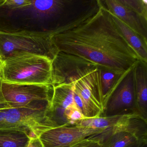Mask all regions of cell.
Returning <instances> with one entry per match:
<instances>
[{
	"instance_id": "cell-1",
	"label": "cell",
	"mask_w": 147,
	"mask_h": 147,
	"mask_svg": "<svg viewBox=\"0 0 147 147\" xmlns=\"http://www.w3.org/2000/svg\"><path fill=\"white\" fill-rule=\"evenodd\" d=\"M52 40L58 52L86 59L116 74H124L141 61L100 0L92 16Z\"/></svg>"
},
{
	"instance_id": "cell-2",
	"label": "cell",
	"mask_w": 147,
	"mask_h": 147,
	"mask_svg": "<svg viewBox=\"0 0 147 147\" xmlns=\"http://www.w3.org/2000/svg\"><path fill=\"white\" fill-rule=\"evenodd\" d=\"M52 61L44 56L18 53L2 62L0 76L8 83L52 85Z\"/></svg>"
},
{
	"instance_id": "cell-3",
	"label": "cell",
	"mask_w": 147,
	"mask_h": 147,
	"mask_svg": "<svg viewBox=\"0 0 147 147\" xmlns=\"http://www.w3.org/2000/svg\"><path fill=\"white\" fill-rule=\"evenodd\" d=\"M58 30L14 32L0 31V59L3 61L18 53H29L47 57L53 61L58 51L52 42Z\"/></svg>"
},
{
	"instance_id": "cell-4",
	"label": "cell",
	"mask_w": 147,
	"mask_h": 147,
	"mask_svg": "<svg viewBox=\"0 0 147 147\" xmlns=\"http://www.w3.org/2000/svg\"><path fill=\"white\" fill-rule=\"evenodd\" d=\"M50 102H36L22 107L0 109V129L33 132L36 136L57 125L48 115Z\"/></svg>"
},
{
	"instance_id": "cell-5",
	"label": "cell",
	"mask_w": 147,
	"mask_h": 147,
	"mask_svg": "<svg viewBox=\"0 0 147 147\" xmlns=\"http://www.w3.org/2000/svg\"><path fill=\"white\" fill-rule=\"evenodd\" d=\"M111 128L96 129L75 125H61L45 131L38 136L37 139L41 147H69Z\"/></svg>"
},
{
	"instance_id": "cell-6",
	"label": "cell",
	"mask_w": 147,
	"mask_h": 147,
	"mask_svg": "<svg viewBox=\"0 0 147 147\" xmlns=\"http://www.w3.org/2000/svg\"><path fill=\"white\" fill-rule=\"evenodd\" d=\"M2 91L6 100L12 107H22L36 102H51L53 86L15 84L2 81Z\"/></svg>"
},
{
	"instance_id": "cell-7",
	"label": "cell",
	"mask_w": 147,
	"mask_h": 147,
	"mask_svg": "<svg viewBox=\"0 0 147 147\" xmlns=\"http://www.w3.org/2000/svg\"><path fill=\"white\" fill-rule=\"evenodd\" d=\"M133 68L107 100L100 116L101 117L138 114L136 106Z\"/></svg>"
},
{
	"instance_id": "cell-8",
	"label": "cell",
	"mask_w": 147,
	"mask_h": 147,
	"mask_svg": "<svg viewBox=\"0 0 147 147\" xmlns=\"http://www.w3.org/2000/svg\"><path fill=\"white\" fill-rule=\"evenodd\" d=\"M101 1L108 11L147 41V21L126 6L121 0H105Z\"/></svg>"
},
{
	"instance_id": "cell-9",
	"label": "cell",
	"mask_w": 147,
	"mask_h": 147,
	"mask_svg": "<svg viewBox=\"0 0 147 147\" xmlns=\"http://www.w3.org/2000/svg\"><path fill=\"white\" fill-rule=\"evenodd\" d=\"M133 72L137 111L147 121V63L138 62Z\"/></svg>"
},
{
	"instance_id": "cell-10",
	"label": "cell",
	"mask_w": 147,
	"mask_h": 147,
	"mask_svg": "<svg viewBox=\"0 0 147 147\" xmlns=\"http://www.w3.org/2000/svg\"><path fill=\"white\" fill-rule=\"evenodd\" d=\"M108 11L113 22L127 42L137 53L141 61L147 63V41L132 30L117 16Z\"/></svg>"
},
{
	"instance_id": "cell-11",
	"label": "cell",
	"mask_w": 147,
	"mask_h": 147,
	"mask_svg": "<svg viewBox=\"0 0 147 147\" xmlns=\"http://www.w3.org/2000/svg\"><path fill=\"white\" fill-rule=\"evenodd\" d=\"M74 82L70 78L63 83L53 86V93L49 107H57L66 110L74 105Z\"/></svg>"
},
{
	"instance_id": "cell-12",
	"label": "cell",
	"mask_w": 147,
	"mask_h": 147,
	"mask_svg": "<svg viewBox=\"0 0 147 147\" xmlns=\"http://www.w3.org/2000/svg\"><path fill=\"white\" fill-rule=\"evenodd\" d=\"M134 67L122 75L116 74L102 68H100L101 91L103 108L110 95L123 80L124 77L126 76L127 74Z\"/></svg>"
},
{
	"instance_id": "cell-13",
	"label": "cell",
	"mask_w": 147,
	"mask_h": 147,
	"mask_svg": "<svg viewBox=\"0 0 147 147\" xmlns=\"http://www.w3.org/2000/svg\"><path fill=\"white\" fill-rule=\"evenodd\" d=\"M31 140L26 132L0 129V147H28Z\"/></svg>"
},
{
	"instance_id": "cell-14",
	"label": "cell",
	"mask_w": 147,
	"mask_h": 147,
	"mask_svg": "<svg viewBox=\"0 0 147 147\" xmlns=\"http://www.w3.org/2000/svg\"><path fill=\"white\" fill-rule=\"evenodd\" d=\"M135 135L125 131L113 132L100 147H127L139 141Z\"/></svg>"
},
{
	"instance_id": "cell-15",
	"label": "cell",
	"mask_w": 147,
	"mask_h": 147,
	"mask_svg": "<svg viewBox=\"0 0 147 147\" xmlns=\"http://www.w3.org/2000/svg\"><path fill=\"white\" fill-rule=\"evenodd\" d=\"M124 115L85 119L76 123L75 125L88 128L103 129L114 127Z\"/></svg>"
},
{
	"instance_id": "cell-16",
	"label": "cell",
	"mask_w": 147,
	"mask_h": 147,
	"mask_svg": "<svg viewBox=\"0 0 147 147\" xmlns=\"http://www.w3.org/2000/svg\"><path fill=\"white\" fill-rule=\"evenodd\" d=\"M112 133L111 128L106 132L82 140L69 147H100L103 142Z\"/></svg>"
},
{
	"instance_id": "cell-17",
	"label": "cell",
	"mask_w": 147,
	"mask_h": 147,
	"mask_svg": "<svg viewBox=\"0 0 147 147\" xmlns=\"http://www.w3.org/2000/svg\"><path fill=\"white\" fill-rule=\"evenodd\" d=\"M125 5L147 21V1L145 0H121Z\"/></svg>"
},
{
	"instance_id": "cell-18",
	"label": "cell",
	"mask_w": 147,
	"mask_h": 147,
	"mask_svg": "<svg viewBox=\"0 0 147 147\" xmlns=\"http://www.w3.org/2000/svg\"><path fill=\"white\" fill-rule=\"evenodd\" d=\"M32 4L30 0H3L0 6L4 7L11 11L28 9Z\"/></svg>"
},
{
	"instance_id": "cell-19",
	"label": "cell",
	"mask_w": 147,
	"mask_h": 147,
	"mask_svg": "<svg viewBox=\"0 0 147 147\" xmlns=\"http://www.w3.org/2000/svg\"><path fill=\"white\" fill-rule=\"evenodd\" d=\"M65 115L70 125H75L79 121L86 119L75 104L65 110Z\"/></svg>"
},
{
	"instance_id": "cell-20",
	"label": "cell",
	"mask_w": 147,
	"mask_h": 147,
	"mask_svg": "<svg viewBox=\"0 0 147 147\" xmlns=\"http://www.w3.org/2000/svg\"><path fill=\"white\" fill-rule=\"evenodd\" d=\"M2 80L0 76V109L12 108L11 105L6 100L2 91Z\"/></svg>"
},
{
	"instance_id": "cell-21",
	"label": "cell",
	"mask_w": 147,
	"mask_h": 147,
	"mask_svg": "<svg viewBox=\"0 0 147 147\" xmlns=\"http://www.w3.org/2000/svg\"><path fill=\"white\" fill-rule=\"evenodd\" d=\"M144 140H139L138 142H136L135 143L132 144H131V145H129V146H127V147H140V144H141V143Z\"/></svg>"
},
{
	"instance_id": "cell-22",
	"label": "cell",
	"mask_w": 147,
	"mask_h": 147,
	"mask_svg": "<svg viewBox=\"0 0 147 147\" xmlns=\"http://www.w3.org/2000/svg\"><path fill=\"white\" fill-rule=\"evenodd\" d=\"M139 147H147V140H144L141 143Z\"/></svg>"
},
{
	"instance_id": "cell-23",
	"label": "cell",
	"mask_w": 147,
	"mask_h": 147,
	"mask_svg": "<svg viewBox=\"0 0 147 147\" xmlns=\"http://www.w3.org/2000/svg\"><path fill=\"white\" fill-rule=\"evenodd\" d=\"M1 63H2V61H1V60L0 59V68H1Z\"/></svg>"
},
{
	"instance_id": "cell-24",
	"label": "cell",
	"mask_w": 147,
	"mask_h": 147,
	"mask_svg": "<svg viewBox=\"0 0 147 147\" xmlns=\"http://www.w3.org/2000/svg\"><path fill=\"white\" fill-rule=\"evenodd\" d=\"M1 1V0H0V4H1V2H2V1Z\"/></svg>"
}]
</instances>
